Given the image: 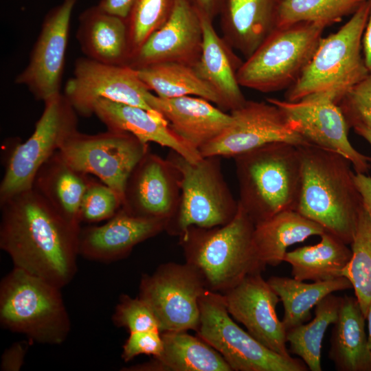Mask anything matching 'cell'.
I'll use <instances>...</instances> for the list:
<instances>
[{
  "instance_id": "cell-22",
  "label": "cell",
  "mask_w": 371,
  "mask_h": 371,
  "mask_svg": "<svg viewBox=\"0 0 371 371\" xmlns=\"http://www.w3.org/2000/svg\"><path fill=\"white\" fill-rule=\"evenodd\" d=\"M93 114L108 130L129 133L143 143L154 142L196 162L203 157L184 142L159 114L139 106L99 99L93 104Z\"/></svg>"
},
{
  "instance_id": "cell-8",
  "label": "cell",
  "mask_w": 371,
  "mask_h": 371,
  "mask_svg": "<svg viewBox=\"0 0 371 371\" xmlns=\"http://www.w3.org/2000/svg\"><path fill=\"white\" fill-rule=\"evenodd\" d=\"M325 28L311 22L276 27L243 62L237 73L240 87L262 93L290 87L313 56Z\"/></svg>"
},
{
  "instance_id": "cell-13",
  "label": "cell",
  "mask_w": 371,
  "mask_h": 371,
  "mask_svg": "<svg viewBox=\"0 0 371 371\" xmlns=\"http://www.w3.org/2000/svg\"><path fill=\"white\" fill-rule=\"evenodd\" d=\"M64 94L77 113L83 117L93 115V104L99 99L137 106L159 114L148 103L151 91L141 80L137 70L128 65L78 58L73 76L65 84Z\"/></svg>"
},
{
  "instance_id": "cell-28",
  "label": "cell",
  "mask_w": 371,
  "mask_h": 371,
  "mask_svg": "<svg viewBox=\"0 0 371 371\" xmlns=\"http://www.w3.org/2000/svg\"><path fill=\"white\" fill-rule=\"evenodd\" d=\"M364 316L356 297L344 295L331 332L328 358L339 371H371Z\"/></svg>"
},
{
  "instance_id": "cell-46",
  "label": "cell",
  "mask_w": 371,
  "mask_h": 371,
  "mask_svg": "<svg viewBox=\"0 0 371 371\" xmlns=\"http://www.w3.org/2000/svg\"><path fill=\"white\" fill-rule=\"evenodd\" d=\"M354 131L371 145V129L365 127H355Z\"/></svg>"
},
{
  "instance_id": "cell-33",
  "label": "cell",
  "mask_w": 371,
  "mask_h": 371,
  "mask_svg": "<svg viewBox=\"0 0 371 371\" xmlns=\"http://www.w3.org/2000/svg\"><path fill=\"white\" fill-rule=\"evenodd\" d=\"M341 297L329 294L315 306V317L286 331L290 352L297 355L311 371H322V341L330 325L337 319Z\"/></svg>"
},
{
  "instance_id": "cell-39",
  "label": "cell",
  "mask_w": 371,
  "mask_h": 371,
  "mask_svg": "<svg viewBox=\"0 0 371 371\" xmlns=\"http://www.w3.org/2000/svg\"><path fill=\"white\" fill-rule=\"evenodd\" d=\"M349 128L371 129V73L338 102Z\"/></svg>"
},
{
  "instance_id": "cell-42",
  "label": "cell",
  "mask_w": 371,
  "mask_h": 371,
  "mask_svg": "<svg viewBox=\"0 0 371 371\" xmlns=\"http://www.w3.org/2000/svg\"><path fill=\"white\" fill-rule=\"evenodd\" d=\"M135 0H100L97 5L111 15L127 20Z\"/></svg>"
},
{
  "instance_id": "cell-3",
  "label": "cell",
  "mask_w": 371,
  "mask_h": 371,
  "mask_svg": "<svg viewBox=\"0 0 371 371\" xmlns=\"http://www.w3.org/2000/svg\"><path fill=\"white\" fill-rule=\"evenodd\" d=\"M254 227L239 204L228 223L211 228L191 227L179 236L186 262L199 273L207 289L223 294L247 276L265 270L267 265L254 241Z\"/></svg>"
},
{
  "instance_id": "cell-25",
  "label": "cell",
  "mask_w": 371,
  "mask_h": 371,
  "mask_svg": "<svg viewBox=\"0 0 371 371\" xmlns=\"http://www.w3.org/2000/svg\"><path fill=\"white\" fill-rule=\"evenodd\" d=\"M76 38L85 57L105 64L126 65L130 56L126 20L97 5L78 17Z\"/></svg>"
},
{
  "instance_id": "cell-1",
  "label": "cell",
  "mask_w": 371,
  "mask_h": 371,
  "mask_svg": "<svg viewBox=\"0 0 371 371\" xmlns=\"http://www.w3.org/2000/svg\"><path fill=\"white\" fill-rule=\"evenodd\" d=\"M0 248L14 267L63 288L77 271L80 228L32 188L0 203Z\"/></svg>"
},
{
  "instance_id": "cell-30",
  "label": "cell",
  "mask_w": 371,
  "mask_h": 371,
  "mask_svg": "<svg viewBox=\"0 0 371 371\" xmlns=\"http://www.w3.org/2000/svg\"><path fill=\"white\" fill-rule=\"evenodd\" d=\"M320 241L287 251L284 261L291 267L293 278L304 281H326L342 276L352 257L351 249L332 233L325 231Z\"/></svg>"
},
{
  "instance_id": "cell-32",
  "label": "cell",
  "mask_w": 371,
  "mask_h": 371,
  "mask_svg": "<svg viewBox=\"0 0 371 371\" xmlns=\"http://www.w3.org/2000/svg\"><path fill=\"white\" fill-rule=\"evenodd\" d=\"M137 71L147 88L159 98L196 96L223 109V102L218 95L190 65L164 62L140 68Z\"/></svg>"
},
{
  "instance_id": "cell-17",
  "label": "cell",
  "mask_w": 371,
  "mask_h": 371,
  "mask_svg": "<svg viewBox=\"0 0 371 371\" xmlns=\"http://www.w3.org/2000/svg\"><path fill=\"white\" fill-rule=\"evenodd\" d=\"M180 193L177 168L167 158L148 151L127 179L122 207L135 216L168 222L176 212Z\"/></svg>"
},
{
  "instance_id": "cell-29",
  "label": "cell",
  "mask_w": 371,
  "mask_h": 371,
  "mask_svg": "<svg viewBox=\"0 0 371 371\" xmlns=\"http://www.w3.org/2000/svg\"><path fill=\"white\" fill-rule=\"evenodd\" d=\"M325 231L297 210H289L256 223L254 241L261 260L266 265L275 267L284 261L289 247L311 236H319Z\"/></svg>"
},
{
  "instance_id": "cell-16",
  "label": "cell",
  "mask_w": 371,
  "mask_h": 371,
  "mask_svg": "<svg viewBox=\"0 0 371 371\" xmlns=\"http://www.w3.org/2000/svg\"><path fill=\"white\" fill-rule=\"evenodd\" d=\"M77 0H63L45 15L26 67L14 82L25 86L37 100L60 92L71 16Z\"/></svg>"
},
{
  "instance_id": "cell-47",
  "label": "cell",
  "mask_w": 371,
  "mask_h": 371,
  "mask_svg": "<svg viewBox=\"0 0 371 371\" xmlns=\"http://www.w3.org/2000/svg\"><path fill=\"white\" fill-rule=\"evenodd\" d=\"M366 319L368 321V344L371 354V303L368 306Z\"/></svg>"
},
{
  "instance_id": "cell-34",
  "label": "cell",
  "mask_w": 371,
  "mask_h": 371,
  "mask_svg": "<svg viewBox=\"0 0 371 371\" xmlns=\"http://www.w3.org/2000/svg\"><path fill=\"white\" fill-rule=\"evenodd\" d=\"M367 0H280L277 27L302 22L325 27L352 14Z\"/></svg>"
},
{
  "instance_id": "cell-11",
  "label": "cell",
  "mask_w": 371,
  "mask_h": 371,
  "mask_svg": "<svg viewBox=\"0 0 371 371\" xmlns=\"http://www.w3.org/2000/svg\"><path fill=\"white\" fill-rule=\"evenodd\" d=\"M58 151L74 168L97 177L122 200L127 179L148 152V144L127 132L107 129L86 134L76 131Z\"/></svg>"
},
{
  "instance_id": "cell-27",
  "label": "cell",
  "mask_w": 371,
  "mask_h": 371,
  "mask_svg": "<svg viewBox=\"0 0 371 371\" xmlns=\"http://www.w3.org/2000/svg\"><path fill=\"white\" fill-rule=\"evenodd\" d=\"M164 348L150 361L123 368L127 371H232L210 344L185 330L162 332Z\"/></svg>"
},
{
  "instance_id": "cell-35",
  "label": "cell",
  "mask_w": 371,
  "mask_h": 371,
  "mask_svg": "<svg viewBox=\"0 0 371 371\" xmlns=\"http://www.w3.org/2000/svg\"><path fill=\"white\" fill-rule=\"evenodd\" d=\"M351 245L352 257L342 276L352 284L366 318L371 303V215L363 207Z\"/></svg>"
},
{
  "instance_id": "cell-9",
  "label": "cell",
  "mask_w": 371,
  "mask_h": 371,
  "mask_svg": "<svg viewBox=\"0 0 371 371\" xmlns=\"http://www.w3.org/2000/svg\"><path fill=\"white\" fill-rule=\"evenodd\" d=\"M197 335L217 350L232 371H306L298 358L267 348L234 322L222 293L206 289L199 298Z\"/></svg>"
},
{
  "instance_id": "cell-23",
  "label": "cell",
  "mask_w": 371,
  "mask_h": 371,
  "mask_svg": "<svg viewBox=\"0 0 371 371\" xmlns=\"http://www.w3.org/2000/svg\"><path fill=\"white\" fill-rule=\"evenodd\" d=\"M280 0H224L219 14L223 38L248 58L277 27Z\"/></svg>"
},
{
  "instance_id": "cell-5",
  "label": "cell",
  "mask_w": 371,
  "mask_h": 371,
  "mask_svg": "<svg viewBox=\"0 0 371 371\" xmlns=\"http://www.w3.org/2000/svg\"><path fill=\"white\" fill-rule=\"evenodd\" d=\"M369 12L367 0L336 32L321 38L300 77L287 89L286 100L297 101L322 95L338 104L368 75L362 39Z\"/></svg>"
},
{
  "instance_id": "cell-43",
  "label": "cell",
  "mask_w": 371,
  "mask_h": 371,
  "mask_svg": "<svg viewBox=\"0 0 371 371\" xmlns=\"http://www.w3.org/2000/svg\"><path fill=\"white\" fill-rule=\"evenodd\" d=\"M199 16L214 21L219 15L224 0H186Z\"/></svg>"
},
{
  "instance_id": "cell-38",
  "label": "cell",
  "mask_w": 371,
  "mask_h": 371,
  "mask_svg": "<svg viewBox=\"0 0 371 371\" xmlns=\"http://www.w3.org/2000/svg\"><path fill=\"white\" fill-rule=\"evenodd\" d=\"M112 321L115 326L124 327L129 333L160 331L159 322L153 310L139 297L133 298L125 294L121 295L112 316Z\"/></svg>"
},
{
  "instance_id": "cell-24",
  "label": "cell",
  "mask_w": 371,
  "mask_h": 371,
  "mask_svg": "<svg viewBox=\"0 0 371 371\" xmlns=\"http://www.w3.org/2000/svg\"><path fill=\"white\" fill-rule=\"evenodd\" d=\"M201 19L202 50L193 67L218 95L223 102V109L231 111L241 106L247 100L237 78L243 61L223 37L217 34L213 21L203 17Z\"/></svg>"
},
{
  "instance_id": "cell-20",
  "label": "cell",
  "mask_w": 371,
  "mask_h": 371,
  "mask_svg": "<svg viewBox=\"0 0 371 371\" xmlns=\"http://www.w3.org/2000/svg\"><path fill=\"white\" fill-rule=\"evenodd\" d=\"M167 221L133 216L122 207L102 225L80 228L78 254L109 262L124 258L139 243L166 230Z\"/></svg>"
},
{
  "instance_id": "cell-44",
  "label": "cell",
  "mask_w": 371,
  "mask_h": 371,
  "mask_svg": "<svg viewBox=\"0 0 371 371\" xmlns=\"http://www.w3.org/2000/svg\"><path fill=\"white\" fill-rule=\"evenodd\" d=\"M355 181L362 198L363 207L371 215V177L356 173Z\"/></svg>"
},
{
  "instance_id": "cell-2",
  "label": "cell",
  "mask_w": 371,
  "mask_h": 371,
  "mask_svg": "<svg viewBox=\"0 0 371 371\" xmlns=\"http://www.w3.org/2000/svg\"><path fill=\"white\" fill-rule=\"evenodd\" d=\"M297 146L302 183L296 210L350 245L363 207L351 163L313 144Z\"/></svg>"
},
{
  "instance_id": "cell-41",
  "label": "cell",
  "mask_w": 371,
  "mask_h": 371,
  "mask_svg": "<svg viewBox=\"0 0 371 371\" xmlns=\"http://www.w3.org/2000/svg\"><path fill=\"white\" fill-rule=\"evenodd\" d=\"M26 343L16 342L7 348L1 361L3 371H19L23 366L27 350Z\"/></svg>"
},
{
  "instance_id": "cell-10",
  "label": "cell",
  "mask_w": 371,
  "mask_h": 371,
  "mask_svg": "<svg viewBox=\"0 0 371 371\" xmlns=\"http://www.w3.org/2000/svg\"><path fill=\"white\" fill-rule=\"evenodd\" d=\"M43 102L33 133L25 142L18 143L8 158L0 184V203L32 188L41 166L78 131V113L64 93Z\"/></svg>"
},
{
  "instance_id": "cell-45",
  "label": "cell",
  "mask_w": 371,
  "mask_h": 371,
  "mask_svg": "<svg viewBox=\"0 0 371 371\" xmlns=\"http://www.w3.org/2000/svg\"><path fill=\"white\" fill-rule=\"evenodd\" d=\"M370 12L362 39V52L366 65L369 73H371V0Z\"/></svg>"
},
{
  "instance_id": "cell-21",
  "label": "cell",
  "mask_w": 371,
  "mask_h": 371,
  "mask_svg": "<svg viewBox=\"0 0 371 371\" xmlns=\"http://www.w3.org/2000/svg\"><path fill=\"white\" fill-rule=\"evenodd\" d=\"M148 102L184 142L199 151L219 136L232 122L230 113L200 97L161 98L151 93Z\"/></svg>"
},
{
  "instance_id": "cell-26",
  "label": "cell",
  "mask_w": 371,
  "mask_h": 371,
  "mask_svg": "<svg viewBox=\"0 0 371 371\" xmlns=\"http://www.w3.org/2000/svg\"><path fill=\"white\" fill-rule=\"evenodd\" d=\"M93 179L74 168L57 151L39 168L32 188L69 223L80 228V203Z\"/></svg>"
},
{
  "instance_id": "cell-18",
  "label": "cell",
  "mask_w": 371,
  "mask_h": 371,
  "mask_svg": "<svg viewBox=\"0 0 371 371\" xmlns=\"http://www.w3.org/2000/svg\"><path fill=\"white\" fill-rule=\"evenodd\" d=\"M229 315L267 348L291 357L286 330L276 313L280 298L261 273L245 277L223 293Z\"/></svg>"
},
{
  "instance_id": "cell-40",
  "label": "cell",
  "mask_w": 371,
  "mask_h": 371,
  "mask_svg": "<svg viewBox=\"0 0 371 371\" xmlns=\"http://www.w3.org/2000/svg\"><path fill=\"white\" fill-rule=\"evenodd\" d=\"M164 348L160 331L146 330L130 333L122 346V358L127 362L139 355H161Z\"/></svg>"
},
{
  "instance_id": "cell-15",
  "label": "cell",
  "mask_w": 371,
  "mask_h": 371,
  "mask_svg": "<svg viewBox=\"0 0 371 371\" xmlns=\"http://www.w3.org/2000/svg\"><path fill=\"white\" fill-rule=\"evenodd\" d=\"M276 106L289 123L308 143L346 157L356 173H367L371 157L357 151L348 137V126L337 103L328 96L315 95L297 101L266 99Z\"/></svg>"
},
{
  "instance_id": "cell-37",
  "label": "cell",
  "mask_w": 371,
  "mask_h": 371,
  "mask_svg": "<svg viewBox=\"0 0 371 371\" xmlns=\"http://www.w3.org/2000/svg\"><path fill=\"white\" fill-rule=\"evenodd\" d=\"M120 196L101 181L92 179L81 201V222L94 223L109 220L121 208Z\"/></svg>"
},
{
  "instance_id": "cell-19",
  "label": "cell",
  "mask_w": 371,
  "mask_h": 371,
  "mask_svg": "<svg viewBox=\"0 0 371 371\" xmlns=\"http://www.w3.org/2000/svg\"><path fill=\"white\" fill-rule=\"evenodd\" d=\"M201 16L186 0H177L167 21L129 58L126 65L140 68L164 62L194 67L202 50Z\"/></svg>"
},
{
  "instance_id": "cell-36",
  "label": "cell",
  "mask_w": 371,
  "mask_h": 371,
  "mask_svg": "<svg viewBox=\"0 0 371 371\" xmlns=\"http://www.w3.org/2000/svg\"><path fill=\"white\" fill-rule=\"evenodd\" d=\"M176 2L177 0H135L126 20L129 58L167 21Z\"/></svg>"
},
{
  "instance_id": "cell-4",
  "label": "cell",
  "mask_w": 371,
  "mask_h": 371,
  "mask_svg": "<svg viewBox=\"0 0 371 371\" xmlns=\"http://www.w3.org/2000/svg\"><path fill=\"white\" fill-rule=\"evenodd\" d=\"M238 203L256 225L285 210H296L302 183L298 146L265 144L234 158Z\"/></svg>"
},
{
  "instance_id": "cell-12",
  "label": "cell",
  "mask_w": 371,
  "mask_h": 371,
  "mask_svg": "<svg viewBox=\"0 0 371 371\" xmlns=\"http://www.w3.org/2000/svg\"><path fill=\"white\" fill-rule=\"evenodd\" d=\"M199 273L187 262L162 264L144 275L139 297L153 310L161 333L192 330L200 322L199 298L206 290Z\"/></svg>"
},
{
  "instance_id": "cell-31",
  "label": "cell",
  "mask_w": 371,
  "mask_h": 371,
  "mask_svg": "<svg viewBox=\"0 0 371 371\" xmlns=\"http://www.w3.org/2000/svg\"><path fill=\"white\" fill-rule=\"evenodd\" d=\"M267 282L283 304L282 322L286 331L308 321L311 309L326 296L352 288L344 276L313 283L293 278L271 276Z\"/></svg>"
},
{
  "instance_id": "cell-6",
  "label": "cell",
  "mask_w": 371,
  "mask_h": 371,
  "mask_svg": "<svg viewBox=\"0 0 371 371\" xmlns=\"http://www.w3.org/2000/svg\"><path fill=\"white\" fill-rule=\"evenodd\" d=\"M60 288L14 267L0 283V323L30 341L58 345L71 330Z\"/></svg>"
},
{
  "instance_id": "cell-14",
  "label": "cell",
  "mask_w": 371,
  "mask_h": 371,
  "mask_svg": "<svg viewBox=\"0 0 371 371\" xmlns=\"http://www.w3.org/2000/svg\"><path fill=\"white\" fill-rule=\"evenodd\" d=\"M231 124L199 149L202 157H236L273 142L311 144L289 123L282 111L266 102L246 100L230 111Z\"/></svg>"
},
{
  "instance_id": "cell-7",
  "label": "cell",
  "mask_w": 371,
  "mask_h": 371,
  "mask_svg": "<svg viewBox=\"0 0 371 371\" xmlns=\"http://www.w3.org/2000/svg\"><path fill=\"white\" fill-rule=\"evenodd\" d=\"M166 158L180 175L181 193L165 231L179 236L191 227L221 226L235 217L238 201L224 179L219 157H203L192 162L170 150Z\"/></svg>"
}]
</instances>
